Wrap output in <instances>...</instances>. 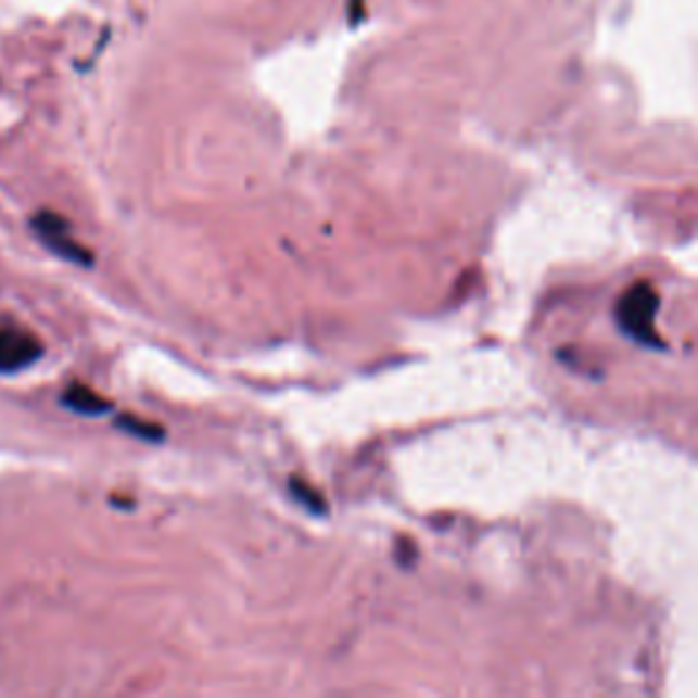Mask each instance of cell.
Instances as JSON below:
<instances>
[{
	"mask_svg": "<svg viewBox=\"0 0 698 698\" xmlns=\"http://www.w3.org/2000/svg\"><path fill=\"white\" fill-rule=\"evenodd\" d=\"M655 314H658V295L647 281L627 287L625 295L617 303V322L631 339L649 346H663L655 333Z\"/></svg>",
	"mask_w": 698,
	"mask_h": 698,
	"instance_id": "1",
	"label": "cell"
},
{
	"mask_svg": "<svg viewBox=\"0 0 698 698\" xmlns=\"http://www.w3.org/2000/svg\"><path fill=\"white\" fill-rule=\"evenodd\" d=\"M41 353H45V344L39 335L30 333L17 319L0 317V375L28 369L41 358Z\"/></svg>",
	"mask_w": 698,
	"mask_h": 698,
	"instance_id": "2",
	"label": "cell"
},
{
	"mask_svg": "<svg viewBox=\"0 0 698 698\" xmlns=\"http://www.w3.org/2000/svg\"><path fill=\"white\" fill-rule=\"evenodd\" d=\"M30 224H34L36 236L41 238V243H47V246H50L58 257L68 259V263H77V265L93 263V254L85 252V249L74 241L72 227H68V221L63 216H58V213H50V211H41V213H36L34 221Z\"/></svg>",
	"mask_w": 698,
	"mask_h": 698,
	"instance_id": "3",
	"label": "cell"
},
{
	"mask_svg": "<svg viewBox=\"0 0 698 698\" xmlns=\"http://www.w3.org/2000/svg\"><path fill=\"white\" fill-rule=\"evenodd\" d=\"M63 404L79 415H104L112 409V404L106 398H101L96 391H90L88 385H68L63 391Z\"/></svg>",
	"mask_w": 698,
	"mask_h": 698,
	"instance_id": "4",
	"label": "cell"
},
{
	"mask_svg": "<svg viewBox=\"0 0 698 698\" xmlns=\"http://www.w3.org/2000/svg\"><path fill=\"white\" fill-rule=\"evenodd\" d=\"M118 426L124 431H129V434L142 436V440H162V436H164V431L158 429V426L145 423V420H137V418H131V415H124V418H118Z\"/></svg>",
	"mask_w": 698,
	"mask_h": 698,
	"instance_id": "5",
	"label": "cell"
},
{
	"mask_svg": "<svg viewBox=\"0 0 698 698\" xmlns=\"http://www.w3.org/2000/svg\"><path fill=\"white\" fill-rule=\"evenodd\" d=\"M292 494H295L297 499H301V505H306V508H312L314 513H325V499L319 497L317 492H314L312 486H308V483H303V481H292Z\"/></svg>",
	"mask_w": 698,
	"mask_h": 698,
	"instance_id": "6",
	"label": "cell"
}]
</instances>
